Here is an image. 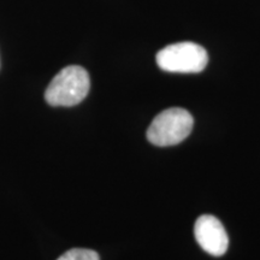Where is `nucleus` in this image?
I'll return each instance as SVG.
<instances>
[{
	"label": "nucleus",
	"mask_w": 260,
	"mask_h": 260,
	"mask_svg": "<svg viewBox=\"0 0 260 260\" xmlns=\"http://www.w3.org/2000/svg\"><path fill=\"white\" fill-rule=\"evenodd\" d=\"M89 75L79 65H70L60 70L48 84L45 99L51 106H75L88 95Z\"/></svg>",
	"instance_id": "nucleus-1"
},
{
	"label": "nucleus",
	"mask_w": 260,
	"mask_h": 260,
	"mask_svg": "<svg viewBox=\"0 0 260 260\" xmlns=\"http://www.w3.org/2000/svg\"><path fill=\"white\" fill-rule=\"evenodd\" d=\"M193 125V116L187 110L171 107L154 117L147 129V139L160 147L177 145L189 136Z\"/></svg>",
	"instance_id": "nucleus-2"
},
{
	"label": "nucleus",
	"mask_w": 260,
	"mask_h": 260,
	"mask_svg": "<svg viewBox=\"0 0 260 260\" xmlns=\"http://www.w3.org/2000/svg\"><path fill=\"white\" fill-rule=\"evenodd\" d=\"M209 63V56L203 46L184 41L169 45L157 54V64L168 73H201Z\"/></svg>",
	"instance_id": "nucleus-3"
},
{
	"label": "nucleus",
	"mask_w": 260,
	"mask_h": 260,
	"mask_svg": "<svg viewBox=\"0 0 260 260\" xmlns=\"http://www.w3.org/2000/svg\"><path fill=\"white\" fill-rule=\"evenodd\" d=\"M194 236L201 248L211 255L220 256L228 251L229 237L223 224L214 216H200L195 222Z\"/></svg>",
	"instance_id": "nucleus-4"
},
{
	"label": "nucleus",
	"mask_w": 260,
	"mask_h": 260,
	"mask_svg": "<svg viewBox=\"0 0 260 260\" xmlns=\"http://www.w3.org/2000/svg\"><path fill=\"white\" fill-rule=\"evenodd\" d=\"M58 260H100V256L92 249L73 248L60 255Z\"/></svg>",
	"instance_id": "nucleus-5"
},
{
	"label": "nucleus",
	"mask_w": 260,
	"mask_h": 260,
	"mask_svg": "<svg viewBox=\"0 0 260 260\" xmlns=\"http://www.w3.org/2000/svg\"><path fill=\"white\" fill-rule=\"evenodd\" d=\"M57 260H58V259H57Z\"/></svg>",
	"instance_id": "nucleus-6"
}]
</instances>
